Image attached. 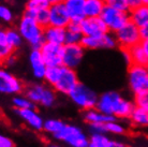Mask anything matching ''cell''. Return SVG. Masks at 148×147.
<instances>
[{"mask_svg": "<svg viewBox=\"0 0 148 147\" xmlns=\"http://www.w3.org/2000/svg\"><path fill=\"white\" fill-rule=\"evenodd\" d=\"M146 88L148 89V81H147V86H146Z\"/></svg>", "mask_w": 148, "mask_h": 147, "instance_id": "f907efd6", "label": "cell"}, {"mask_svg": "<svg viewBox=\"0 0 148 147\" xmlns=\"http://www.w3.org/2000/svg\"><path fill=\"white\" fill-rule=\"evenodd\" d=\"M40 49L47 67L63 66V45L44 42Z\"/></svg>", "mask_w": 148, "mask_h": 147, "instance_id": "52a82bcc", "label": "cell"}, {"mask_svg": "<svg viewBox=\"0 0 148 147\" xmlns=\"http://www.w3.org/2000/svg\"><path fill=\"white\" fill-rule=\"evenodd\" d=\"M66 34L67 28L56 27V26H48L44 28V40L45 42H51L56 44H66Z\"/></svg>", "mask_w": 148, "mask_h": 147, "instance_id": "d6986e66", "label": "cell"}, {"mask_svg": "<svg viewBox=\"0 0 148 147\" xmlns=\"http://www.w3.org/2000/svg\"><path fill=\"white\" fill-rule=\"evenodd\" d=\"M81 44L87 49H97V48H114L118 45L116 37L108 32L101 37H86L82 39Z\"/></svg>", "mask_w": 148, "mask_h": 147, "instance_id": "8fae6325", "label": "cell"}, {"mask_svg": "<svg viewBox=\"0 0 148 147\" xmlns=\"http://www.w3.org/2000/svg\"><path fill=\"white\" fill-rule=\"evenodd\" d=\"M120 98H121L120 95L116 91L104 92L103 95H101L99 97L96 109L98 111L102 112V113H104V114L113 115L115 106H116L117 102L120 100Z\"/></svg>", "mask_w": 148, "mask_h": 147, "instance_id": "5bb4252c", "label": "cell"}, {"mask_svg": "<svg viewBox=\"0 0 148 147\" xmlns=\"http://www.w3.org/2000/svg\"><path fill=\"white\" fill-rule=\"evenodd\" d=\"M64 126H66V124L59 119H48V120L44 122L43 130H45L46 132L52 133V134H55V133L59 132Z\"/></svg>", "mask_w": 148, "mask_h": 147, "instance_id": "1f68e13d", "label": "cell"}, {"mask_svg": "<svg viewBox=\"0 0 148 147\" xmlns=\"http://www.w3.org/2000/svg\"><path fill=\"white\" fill-rule=\"evenodd\" d=\"M51 3H58V2H62L63 0H49Z\"/></svg>", "mask_w": 148, "mask_h": 147, "instance_id": "7dc6e473", "label": "cell"}, {"mask_svg": "<svg viewBox=\"0 0 148 147\" xmlns=\"http://www.w3.org/2000/svg\"><path fill=\"white\" fill-rule=\"evenodd\" d=\"M62 2L70 15L72 22L81 23L83 19H86L84 13L85 0H63Z\"/></svg>", "mask_w": 148, "mask_h": 147, "instance_id": "e0dca14e", "label": "cell"}, {"mask_svg": "<svg viewBox=\"0 0 148 147\" xmlns=\"http://www.w3.org/2000/svg\"><path fill=\"white\" fill-rule=\"evenodd\" d=\"M67 30H70V31H76V32H82V28H81V23H76V22H72L68 25Z\"/></svg>", "mask_w": 148, "mask_h": 147, "instance_id": "60d3db41", "label": "cell"}, {"mask_svg": "<svg viewBox=\"0 0 148 147\" xmlns=\"http://www.w3.org/2000/svg\"><path fill=\"white\" fill-rule=\"evenodd\" d=\"M141 45H142V47H143V49H144V52L146 53V55H147V57H148V39L142 40Z\"/></svg>", "mask_w": 148, "mask_h": 147, "instance_id": "f6af8a7d", "label": "cell"}, {"mask_svg": "<svg viewBox=\"0 0 148 147\" xmlns=\"http://www.w3.org/2000/svg\"><path fill=\"white\" fill-rule=\"evenodd\" d=\"M83 37H84V34L82 32H76V31L67 30V34H66V44H77V43H81Z\"/></svg>", "mask_w": 148, "mask_h": 147, "instance_id": "8d00e7d4", "label": "cell"}, {"mask_svg": "<svg viewBox=\"0 0 148 147\" xmlns=\"http://www.w3.org/2000/svg\"><path fill=\"white\" fill-rule=\"evenodd\" d=\"M13 105L16 109H36V103H34L31 100H29L27 97H14L13 100Z\"/></svg>", "mask_w": 148, "mask_h": 147, "instance_id": "e575fe53", "label": "cell"}, {"mask_svg": "<svg viewBox=\"0 0 148 147\" xmlns=\"http://www.w3.org/2000/svg\"><path fill=\"white\" fill-rule=\"evenodd\" d=\"M130 13V21L141 28L148 24V5L142 4L138 8L132 9Z\"/></svg>", "mask_w": 148, "mask_h": 147, "instance_id": "44dd1931", "label": "cell"}, {"mask_svg": "<svg viewBox=\"0 0 148 147\" xmlns=\"http://www.w3.org/2000/svg\"><path fill=\"white\" fill-rule=\"evenodd\" d=\"M48 147H61V146H59V145H56V144H51Z\"/></svg>", "mask_w": 148, "mask_h": 147, "instance_id": "681fc988", "label": "cell"}, {"mask_svg": "<svg viewBox=\"0 0 148 147\" xmlns=\"http://www.w3.org/2000/svg\"><path fill=\"white\" fill-rule=\"evenodd\" d=\"M14 142L4 135H0V147H14Z\"/></svg>", "mask_w": 148, "mask_h": 147, "instance_id": "ab89813d", "label": "cell"}, {"mask_svg": "<svg viewBox=\"0 0 148 147\" xmlns=\"http://www.w3.org/2000/svg\"><path fill=\"white\" fill-rule=\"evenodd\" d=\"M105 129H106V133L110 132L114 133V134H122L125 132V128L120 124L115 122V120L105 122Z\"/></svg>", "mask_w": 148, "mask_h": 147, "instance_id": "74e56055", "label": "cell"}, {"mask_svg": "<svg viewBox=\"0 0 148 147\" xmlns=\"http://www.w3.org/2000/svg\"><path fill=\"white\" fill-rule=\"evenodd\" d=\"M105 5H106L105 0H85V7H84L85 16L86 17L100 16Z\"/></svg>", "mask_w": 148, "mask_h": 147, "instance_id": "7402d4cb", "label": "cell"}, {"mask_svg": "<svg viewBox=\"0 0 148 147\" xmlns=\"http://www.w3.org/2000/svg\"><path fill=\"white\" fill-rule=\"evenodd\" d=\"M128 76H129L130 88L134 93L146 88L148 81V69L146 66L129 65Z\"/></svg>", "mask_w": 148, "mask_h": 147, "instance_id": "8992f818", "label": "cell"}, {"mask_svg": "<svg viewBox=\"0 0 148 147\" xmlns=\"http://www.w3.org/2000/svg\"><path fill=\"white\" fill-rule=\"evenodd\" d=\"M115 37H116L118 46L121 49H128L134 45L141 43L142 41L140 28L131 21H129L126 25L117 30L115 32Z\"/></svg>", "mask_w": 148, "mask_h": 147, "instance_id": "3957f363", "label": "cell"}, {"mask_svg": "<svg viewBox=\"0 0 148 147\" xmlns=\"http://www.w3.org/2000/svg\"><path fill=\"white\" fill-rule=\"evenodd\" d=\"M110 147H126V145L120 142H117V141H111Z\"/></svg>", "mask_w": 148, "mask_h": 147, "instance_id": "bcb514c9", "label": "cell"}, {"mask_svg": "<svg viewBox=\"0 0 148 147\" xmlns=\"http://www.w3.org/2000/svg\"><path fill=\"white\" fill-rule=\"evenodd\" d=\"M62 73V66H53L47 67L46 68V72H45L44 80L48 85H51L54 87L57 82L59 81L60 76Z\"/></svg>", "mask_w": 148, "mask_h": 147, "instance_id": "484cf974", "label": "cell"}, {"mask_svg": "<svg viewBox=\"0 0 148 147\" xmlns=\"http://www.w3.org/2000/svg\"><path fill=\"white\" fill-rule=\"evenodd\" d=\"M2 63H5V66H13L14 65V63H15V57H14V54L13 55H11L10 57H8L5 60H3Z\"/></svg>", "mask_w": 148, "mask_h": 147, "instance_id": "ee69618b", "label": "cell"}, {"mask_svg": "<svg viewBox=\"0 0 148 147\" xmlns=\"http://www.w3.org/2000/svg\"><path fill=\"white\" fill-rule=\"evenodd\" d=\"M54 137L66 142L72 147H87L89 145V140L76 126L66 125L59 132L54 134Z\"/></svg>", "mask_w": 148, "mask_h": 147, "instance_id": "277c9868", "label": "cell"}, {"mask_svg": "<svg viewBox=\"0 0 148 147\" xmlns=\"http://www.w3.org/2000/svg\"><path fill=\"white\" fill-rule=\"evenodd\" d=\"M85 47L81 44H64L63 45V66L76 69L84 57Z\"/></svg>", "mask_w": 148, "mask_h": 147, "instance_id": "30bf717a", "label": "cell"}, {"mask_svg": "<svg viewBox=\"0 0 148 147\" xmlns=\"http://www.w3.org/2000/svg\"><path fill=\"white\" fill-rule=\"evenodd\" d=\"M117 117H115L114 115H108L104 114L97 109H90L86 110L84 113V119L88 122L89 125L91 124H104V122H113Z\"/></svg>", "mask_w": 148, "mask_h": 147, "instance_id": "ffe728a7", "label": "cell"}, {"mask_svg": "<svg viewBox=\"0 0 148 147\" xmlns=\"http://www.w3.org/2000/svg\"><path fill=\"white\" fill-rule=\"evenodd\" d=\"M134 105L138 107L148 109V89L145 88L143 90L134 93Z\"/></svg>", "mask_w": 148, "mask_h": 147, "instance_id": "836d02e7", "label": "cell"}, {"mask_svg": "<svg viewBox=\"0 0 148 147\" xmlns=\"http://www.w3.org/2000/svg\"><path fill=\"white\" fill-rule=\"evenodd\" d=\"M44 88L45 86L43 85H32L25 90V96L34 103H41V98H42V93H43Z\"/></svg>", "mask_w": 148, "mask_h": 147, "instance_id": "4316f807", "label": "cell"}, {"mask_svg": "<svg viewBox=\"0 0 148 147\" xmlns=\"http://www.w3.org/2000/svg\"><path fill=\"white\" fill-rule=\"evenodd\" d=\"M111 140L103 133H92L89 139V147H110Z\"/></svg>", "mask_w": 148, "mask_h": 147, "instance_id": "f1b7e54d", "label": "cell"}, {"mask_svg": "<svg viewBox=\"0 0 148 147\" xmlns=\"http://www.w3.org/2000/svg\"><path fill=\"white\" fill-rule=\"evenodd\" d=\"M105 1H106V0H105Z\"/></svg>", "mask_w": 148, "mask_h": 147, "instance_id": "f5cc1de1", "label": "cell"}, {"mask_svg": "<svg viewBox=\"0 0 148 147\" xmlns=\"http://www.w3.org/2000/svg\"><path fill=\"white\" fill-rule=\"evenodd\" d=\"M55 89L54 88H48L45 87L42 93V98H41V103L43 106L51 107L54 105V103L56 101V95H55Z\"/></svg>", "mask_w": 148, "mask_h": 147, "instance_id": "4dcf8cb0", "label": "cell"}, {"mask_svg": "<svg viewBox=\"0 0 148 147\" xmlns=\"http://www.w3.org/2000/svg\"><path fill=\"white\" fill-rule=\"evenodd\" d=\"M22 90L23 84L19 80L8 71H0V91L2 93H18Z\"/></svg>", "mask_w": 148, "mask_h": 147, "instance_id": "4fadbf2b", "label": "cell"}, {"mask_svg": "<svg viewBox=\"0 0 148 147\" xmlns=\"http://www.w3.org/2000/svg\"><path fill=\"white\" fill-rule=\"evenodd\" d=\"M15 48L12 46L7 39V33L5 30H1L0 32V57H1V61H3L8 57L14 54Z\"/></svg>", "mask_w": 148, "mask_h": 147, "instance_id": "d4e9b609", "label": "cell"}, {"mask_svg": "<svg viewBox=\"0 0 148 147\" xmlns=\"http://www.w3.org/2000/svg\"><path fill=\"white\" fill-rule=\"evenodd\" d=\"M140 33H141V38L142 40H145V39H148V24L147 25L143 26L140 28Z\"/></svg>", "mask_w": 148, "mask_h": 147, "instance_id": "b9f144b4", "label": "cell"}, {"mask_svg": "<svg viewBox=\"0 0 148 147\" xmlns=\"http://www.w3.org/2000/svg\"><path fill=\"white\" fill-rule=\"evenodd\" d=\"M130 119L136 126H148V109L135 106Z\"/></svg>", "mask_w": 148, "mask_h": 147, "instance_id": "cb8c5ba5", "label": "cell"}, {"mask_svg": "<svg viewBox=\"0 0 148 147\" xmlns=\"http://www.w3.org/2000/svg\"><path fill=\"white\" fill-rule=\"evenodd\" d=\"M17 30L22 34L23 39H25L32 46V48L40 49L45 42L44 28L32 16L24 14L19 21Z\"/></svg>", "mask_w": 148, "mask_h": 147, "instance_id": "6da1fadb", "label": "cell"}, {"mask_svg": "<svg viewBox=\"0 0 148 147\" xmlns=\"http://www.w3.org/2000/svg\"><path fill=\"white\" fill-rule=\"evenodd\" d=\"M142 2H143V4H145V5H148V0H142Z\"/></svg>", "mask_w": 148, "mask_h": 147, "instance_id": "c3c4849f", "label": "cell"}, {"mask_svg": "<svg viewBox=\"0 0 148 147\" xmlns=\"http://www.w3.org/2000/svg\"><path fill=\"white\" fill-rule=\"evenodd\" d=\"M27 15L32 16L34 19H36V21L43 28H46V27L49 26V8L48 9H42L40 11L34 12L31 14H27Z\"/></svg>", "mask_w": 148, "mask_h": 147, "instance_id": "f546056e", "label": "cell"}, {"mask_svg": "<svg viewBox=\"0 0 148 147\" xmlns=\"http://www.w3.org/2000/svg\"><path fill=\"white\" fill-rule=\"evenodd\" d=\"M79 83L77 78V74L74 69L68 68L66 66H62V73L60 76L59 81L57 84L53 87L56 91L61 92L63 95H70L77 84Z\"/></svg>", "mask_w": 148, "mask_h": 147, "instance_id": "9c48e42d", "label": "cell"}, {"mask_svg": "<svg viewBox=\"0 0 148 147\" xmlns=\"http://www.w3.org/2000/svg\"><path fill=\"white\" fill-rule=\"evenodd\" d=\"M82 33L86 37H101L110 32V29L100 16L86 17L81 22Z\"/></svg>", "mask_w": 148, "mask_h": 147, "instance_id": "ba28073f", "label": "cell"}, {"mask_svg": "<svg viewBox=\"0 0 148 147\" xmlns=\"http://www.w3.org/2000/svg\"><path fill=\"white\" fill-rule=\"evenodd\" d=\"M52 5L49 0H28L25 14H31L34 12L40 11L42 9H48Z\"/></svg>", "mask_w": 148, "mask_h": 147, "instance_id": "83f0119b", "label": "cell"}, {"mask_svg": "<svg viewBox=\"0 0 148 147\" xmlns=\"http://www.w3.org/2000/svg\"><path fill=\"white\" fill-rule=\"evenodd\" d=\"M100 17L106 24L110 31L115 33L130 21V13L119 11L117 9H114L106 4L101 13Z\"/></svg>", "mask_w": 148, "mask_h": 147, "instance_id": "5b68a950", "label": "cell"}, {"mask_svg": "<svg viewBox=\"0 0 148 147\" xmlns=\"http://www.w3.org/2000/svg\"><path fill=\"white\" fill-rule=\"evenodd\" d=\"M128 1H129V5L131 10H132V9H135V8H138L140 5L143 4L142 0H128Z\"/></svg>", "mask_w": 148, "mask_h": 147, "instance_id": "7bdbcfd3", "label": "cell"}, {"mask_svg": "<svg viewBox=\"0 0 148 147\" xmlns=\"http://www.w3.org/2000/svg\"><path fill=\"white\" fill-rule=\"evenodd\" d=\"M16 113L18 114V116L22 118L23 120L28 124L31 128L36 129V130H42L43 126H44V122L41 118V116L38 114L37 112L32 109H16Z\"/></svg>", "mask_w": 148, "mask_h": 147, "instance_id": "ac0fdd59", "label": "cell"}, {"mask_svg": "<svg viewBox=\"0 0 148 147\" xmlns=\"http://www.w3.org/2000/svg\"><path fill=\"white\" fill-rule=\"evenodd\" d=\"M134 110V105L132 103L128 101L126 99H122L120 98L116 106L114 109V115L115 117H118V118H130L132 112Z\"/></svg>", "mask_w": 148, "mask_h": 147, "instance_id": "603a6c76", "label": "cell"}, {"mask_svg": "<svg viewBox=\"0 0 148 147\" xmlns=\"http://www.w3.org/2000/svg\"><path fill=\"white\" fill-rule=\"evenodd\" d=\"M71 23V17L63 2L52 3L49 7V25L67 28Z\"/></svg>", "mask_w": 148, "mask_h": 147, "instance_id": "7c38bea8", "label": "cell"}, {"mask_svg": "<svg viewBox=\"0 0 148 147\" xmlns=\"http://www.w3.org/2000/svg\"><path fill=\"white\" fill-rule=\"evenodd\" d=\"M123 56L126 58L128 65H142V66H147L148 57L146 53L142 47L141 43L134 45L128 49H122Z\"/></svg>", "mask_w": 148, "mask_h": 147, "instance_id": "9a60e30c", "label": "cell"}, {"mask_svg": "<svg viewBox=\"0 0 148 147\" xmlns=\"http://www.w3.org/2000/svg\"><path fill=\"white\" fill-rule=\"evenodd\" d=\"M105 2H106L108 5L114 8V9H117L119 11H123V12L131 11L128 0H106Z\"/></svg>", "mask_w": 148, "mask_h": 147, "instance_id": "d590c367", "label": "cell"}, {"mask_svg": "<svg viewBox=\"0 0 148 147\" xmlns=\"http://www.w3.org/2000/svg\"><path fill=\"white\" fill-rule=\"evenodd\" d=\"M5 33H7V39L9 41V43L13 46V47L16 49L18 48L21 45H22V34L19 33L18 30H15V29H8L5 30Z\"/></svg>", "mask_w": 148, "mask_h": 147, "instance_id": "d6a6232c", "label": "cell"}, {"mask_svg": "<svg viewBox=\"0 0 148 147\" xmlns=\"http://www.w3.org/2000/svg\"><path fill=\"white\" fill-rule=\"evenodd\" d=\"M0 17H1L2 21L9 23L13 19V14H12L11 10H10L8 7L1 5V7H0Z\"/></svg>", "mask_w": 148, "mask_h": 147, "instance_id": "f35d334b", "label": "cell"}, {"mask_svg": "<svg viewBox=\"0 0 148 147\" xmlns=\"http://www.w3.org/2000/svg\"><path fill=\"white\" fill-rule=\"evenodd\" d=\"M29 60L34 77L36 78H44L47 66H46V63L44 61L41 49L32 48V51H31L29 55Z\"/></svg>", "mask_w": 148, "mask_h": 147, "instance_id": "2e32d148", "label": "cell"}, {"mask_svg": "<svg viewBox=\"0 0 148 147\" xmlns=\"http://www.w3.org/2000/svg\"><path fill=\"white\" fill-rule=\"evenodd\" d=\"M146 67H147V69H148V63H147V66H146Z\"/></svg>", "mask_w": 148, "mask_h": 147, "instance_id": "816d5d0a", "label": "cell"}, {"mask_svg": "<svg viewBox=\"0 0 148 147\" xmlns=\"http://www.w3.org/2000/svg\"><path fill=\"white\" fill-rule=\"evenodd\" d=\"M71 100L83 110L96 109L99 97L97 93L83 83H78L77 86L69 95Z\"/></svg>", "mask_w": 148, "mask_h": 147, "instance_id": "7a4b0ae2", "label": "cell"}]
</instances>
